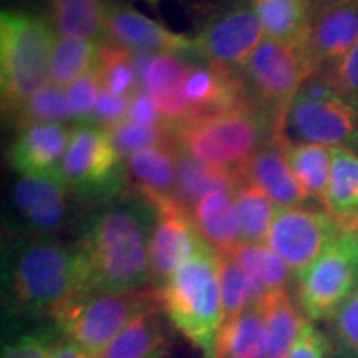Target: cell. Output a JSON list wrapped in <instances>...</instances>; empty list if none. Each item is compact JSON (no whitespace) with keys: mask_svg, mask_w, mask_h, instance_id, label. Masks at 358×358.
<instances>
[{"mask_svg":"<svg viewBox=\"0 0 358 358\" xmlns=\"http://www.w3.org/2000/svg\"><path fill=\"white\" fill-rule=\"evenodd\" d=\"M146 3H150L151 7H155V8H158L159 7V3L163 2V0H145Z\"/></svg>","mask_w":358,"mask_h":358,"instance_id":"obj_49","label":"cell"},{"mask_svg":"<svg viewBox=\"0 0 358 358\" xmlns=\"http://www.w3.org/2000/svg\"><path fill=\"white\" fill-rule=\"evenodd\" d=\"M267 332L257 307L224 320L211 358H267Z\"/></svg>","mask_w":358,"mask_h":358,"instance_id":"obj_27","label":"cell"},{"mask_svg":"<svg viewBox=\"0 0 358 358\" xmlns=\"http://www.w3.org/2000/svg\"><path fill=\"white\" fill-rule=\"evenodd\" d=\"M78 292L73 243L58 237H6L2 248V303L13 319L53 317Z\"/></svg>","mask_w":358,"mask_h":358,"instance_id":"obj_2","label":"cell"},{"mask_svg":"<svg viewBox=\"0 0 358 358\" xmlns=\"http://www.w3.org/2000/svg\"><path fill=\"white\" fill-rule=\"evenodd\" d=\"M156 303H159L156 290L145 289L123 294H77L52 319L62 337L96 358L138 313Z\"/></svg>","mask_w":358,"mask_h":358,"instance_id":"obj_8","label":"cell"},{"mask_svg":"<svg viewBox=\"0 0 358 358\" xmlns=\"http://www.w3.org/2000/svg\"><path fill=\"white\" fill-rule=\"evenodd\" d=\"M129 113V98L118 96L113 93L101 90L100 96H98L95 111H93L92 120L88 124H95L103 129L115 128L116 124L123 123L128 118Z\"/></svg>","mask_w":358,"mask_h":358,"instance_id":"obj_41","label":"cell"},{"mask_svg":"<svg viewBox=\"0 0 358 358\" xmlns=\"http://www.w3.org/2000/svg\"><path fill=\"white\" fill-rule=\"evenodd\" d=\"M329 352V338L310 320L303 324L287 358H325Z\"/></svg>","mask_w":358,"mask_h":358,"instance_id":"obj_42","label":"cell"},{"mask_svg":"<svg viewBox=\"0 0 358 358\" xmlns=\"http://www.w3.org/2000/svg\"><path fill=\"white\" fill-rule=\"evenodd\" d=\"M324 206L340 222L358 216V151L332 148V169Z\"/></svg>","mask_w":358,"mask_h":358,"instance_id":"obj_29","label":"cell"},{"mask_svg":"<svg viewBox=\"0 0 358 358\" xmlns=\"http://www.w3.org/2000/svg\"><path fill=\"white\" fill-rule=\"evenodd\" d=\"M234 201L239 214L243 243L266 244L268 229L275 209L274 203L261 187L244 181L234 192Z\"/></svg>","mask_w":358,"mask_h":358,"instance_id":"obj_34","label":"cell"},{"mask_svg":"<svg viewBox=\"0 0 358 358\" xmlns=\"http://www.w3.org/2000/svg\"><path fill=\"white\" fill-rule=\"evenodd\" d=\"M106 35L108 42L131 52L196 55L194 38L173 32L171 29L120 0L108 2Z\"/></svg>","mask_w":358,"mask_h":358,"instance_id":"obj_15","label":"cell"},{"mask_svg":"<svg viewBox=\"0 0 358 358\" xmlns=\"http://www.w3.org/2000/svg\"><path fill=\"white\" fill-rule=\"evenodd\" d=\"M261 22L266 38L279 42H306L312 20L307 0H249Z\"/></svg>","mask_w":358,"mask_h":358,"instance_id":"obj_28","label":"cell"},{"mask_svg":"<svg viewBox=\"0 0 358 358\" xmlns=\"http://www.w3.org/2000/svg\"><path fill=\"white\" fill-rule=\"evenodd\" d=\"M307 2H308V6L312 7V10H317V8L325 6V3L332 2V0H307Z\"/></svg>","mask_w":358,"mask_h":358,"instance_id":"obj_46","label":"cell"},{"mask_svg":"<svg viewBox=\"0 0 358 358\" xmlns=\"http://www.w3.org/2000/svg\"><path fill=\"white\" fill-rule=\"evenodd\" d=\"M176 146L211 166L241 173L254 155L285 134L279 124L254 106L192 118L173 127Z\"/></svg>","mask_w":358,"mask_h":358,"instance_id":"obj_5","label":"cell"},{"mask_svg":"<svg viewBox=\"0 0 358 358\" xmlns=\"http://www.w3.org/2000/svg\"><path fill=\"white\" fill-rule=\"evenodd\" d=\"M186 96L191 106L189 120L249 105L244 85L236 69L213 64L198 55H189Z\"/></svg>","mask_w":358,"mask_h":358,"instance_id":"obj_16","label":"cell"},{"mask_svg":"<svg viewBox=\"0 0 358 358\" xmlns=\"http://www.w3.org/2000/svg\"><path fill=\"white\" fill-rule=\"evenodd\" d=\"M187 73L189 55L179 53H156L146 71L145 90L171 127L191 118V106L186 96Z\"/></svg>","mask_w":358,"mask_h":358,"instance_id":"obj_20","label":"cell"},{"mask_svg":"<svg viewBox=\"0 0 358 358\" xmlns=\"http://www.w3.org/2000/svg\"><path fill=\"white\" fill-rule=\"evenodd\" d=\"M103 43L96 40L58 35L52 53L48 83L66 90L75 80L96 69Z\"/></svg>","mask_w":358,"mask_h":358,"instance_id":"obj_31","label":"cell"},{"mask_svg":"<svg viewBox=\"0 0 358 358\" xmlns=\"http://www.w3.org/2000/svg\"><path fill=\"white\" fill-rule=\"evenodd\" d=\"M110 0H47L48 20L57 35L108 42L106 8Z\"/></svg>","mask_w":358,"mask_h":358,"instance_id":"obj_25","label":"cell"},{"mask_svg":"<svg viewBox=\"0 0 358 358\" xmlns=\"http://www.w3.org/2000/svg\"><path fill=\"white\" fill-rule=\"evenodd\" d=\"M340 232L342 224L329 211L306 206L277 208L266 244L297 275L325 252Z\"/></svg>","mask_w":358,"mask_h":358,"instance_id":"obj_12","label":"cell"},{"mask_svg":"<svg viewBox=\"0 0 358 358\" xmlns=\"http://www.w3.org/2000/svg\"><path fill=\"white\" fill-rule=\"evenodd\" d=\"M108 133L123 158L136 153V151L148 150V148L174 143L173 127H145V124H138L129 120L116 124L115 128L108 129Z\"/></svg>","mask_w":358,"mask_h":358,"instance_id":"obj_38","label":"cell"},{"mask_svg":"<svg viewBox=\"0 0 358 358\" xmlns=\"http://www.w3.org/2000/svg\"><path fill=\"white\" fill-rule=\"evenodd\" d=\"M250 106L264 111L285 131L290 105L315 66L306 42L289 43L264 38L239 69Z\"/></svg>","mask_w":358,"mask_h":358,"instance_id":"obj_6","label":"cell"},{"mask_svg":"<svg viewBox=\"0 0 358 358\" xmlns=\"http://www.w3.org/2000/svg\"><path fill=\"white\" fill-rule=\"evenodd\" d=\"M127 120L138 124H145V127H171L163 118L155 100L146 90H140L129 98V113Z\"/></svg>","mask_w":358,"mask_h":358,"instance_id":"obj_43","label":"cell"},{"mask_svg":"<svg viewBox=\"0 0 358 358\" xmlns=\"http://www.w3.org/2000/svg\"><path fill=\"white\" fill-rule=\"evenodd\" d=\"M71 128L69 123H38L19 129L7 150L8 164L20 176H62Z\"/></svg>","mask_w":358,"mask_h":358,"instance_id":"obj_18","label":"cell"},{"mask_svg":"<svg viewBox=\"0 0 358 358\" xmlns=\"http://www.w3.org/2000/svg\"><path fill=\"white\" fill-rule=\"evenodd\" d=\"M178 179L176 201L187 211H192L196 204L213 192H229L234 194L243 182L239 173L211 166L203 161L192 158L186 151L176 146Z\"/></svg>","mask_w":358,"mask_h":358,"instance_id":"obj_24","label":"cell"},{"mask_svg":"<svg viewBox=\"0 0 358 358\" xmlns=\"http://www.w3.org/2000/svg\"><path fill=\"white\" fill-rule=\"evenodd\" d=\"M226 256H231L245 272L256 277L268 292L287 290L292 268L267 244L241 243Z\"/></svg>","mask_w":358,"mask_h":358,"instance_id":"obj_33","label":"cell"},{"mask_svg":"<svg viewBox=\"0 0 358 358\" xmlns=\"http://www.w3.org/2000/svg\"><path fill=\"white\" fill-rule=\"evenodd\" d=\"M196 55L229 69H239L266 38L249 0H213L194 7Z\"/></svg>","mask_w":358,"mask_h":358,"instance_id":"obj_10","label":"cell"},{"mask_svg":"<svg viewBox=\"0 0 358 358\" xmlns=\"http://www.w3.org/2000/svg\"><path fill=\"white\" fill-rule=\"evenodd\" d=\"M156 295L171 324L206 358H211L224 324L216 250L208 243L201 244L194 256L156 290Z\"/></svg>","mask_w":358,"mask_h":358,"instance_id":"obj_4","label":"cell"},{"mask_svg":"<svg viewBox=\"0 0 358 358\" xmlns=\"http://www.w3.org/2000/svg\"><path fill=\"white\" fill-rule=\"evenodd\" d=\"M285 155L290 169L307 198L324 204L332 169V148L289 140L285 145Z\"/></svg>","mask_w":358,"mask_h":358,"instance_id":"obj_30","label":"cell"},{"mask_svg":"<svg viewBox=\"0 0 358 358\" xmlns=\"http://www.w3.org/2000/svg\"><path fill=\"white\" fill-rule=\"evenodd\" d=\"M161 303L138 313L96 358H164L169 340L159 315Z\"/></svg>","mask_w":358,"mask_h":358,"instance_id":"obj_22","label":"cell"},{"mask_svg":"<svg viewBox=\"0 0 358 358\" xmlns=\"http://www.w3.org/2000/svg\"><path fill=\"white\" fill-rule=\"evenodd\" d=\"M343 96L358 100V40L340 60L322 71Z\"/></svg>","mask_w":358,"mask_h":358,"instance_id":"obj_40","label":"cell"},{"mask_svg":"<svg viewBox=\"0 0 358 358\" xmlns=\"http://www.w3.org/2000/svg\"><path fill=\"white\" fill-rule=\"evenodd\" d=\"M62 176L75 201L87 208L129 192L124 158L110 133L95 124H73Z\"/></svg>","mask_w":358,"mask_h":358,"instance_id":"obj_7","label":"cell"},{"mask_svg":"<svg viewBox=\"0 0 358 358\" xmlns=\"http://www.w3.org/2000/svg\"><path fill=\"white\" fill-rule=\"evenodd\" d=\"M77 203L62 176H19L3 206V237H57Z\"/></svg>","mask_w":358,"mask_h":358,"instance_id":"obj_9","label":"cell"},{"mask_svg":"<svg viewBox=\"0 0 358 358\" xmlns=\"http://www.w3.org/2000/svg\"><path fill=\"white\" fill-rule=\"evenodd\" d=\"M285 134L262 146L241 169V178L252 182L266 192L277 208L302 206L308 198L290 169L285 145Z\"/></svg>","mask_w":358,"mask_h":358,"instance_id":"obj_19","label":"cell"},{"mask_svg":"<svg viewBox=\"0 0 358 358\" xmlns=\"http://www.w3.org/2000/svg\"><path fill=\"white\" fill-rule=\"evenodd\" d=\"M257 308L261 310L266 324L267 358H287L303 324L307 322L301 308L292 301L287 290L268 292Z\"/></svg>","mask_w":358,"mask_h":358,"instance_id":"obj_26","label":"cell"},{"mask_svg":"<svg viewBox=\"0 0 358 358\" xmlns=\"http://www.w3.org/2000/svg\"><path fill=\"white\" fill-rule=\"evenodd\" d=\"M285 136L294 143L358 151V100L342 93L322 100L297 95L285 120Z\"/></svg>","mask_w":358,"mask_h":358,"instance_id":"obj_13","label":"cell"},{"mask_svg":"<svg viewBox=\"0 0 358 358\" xmlns=\"http://www.w3.org/2000/svg\"><path fill=\"white\" fill-rule=\"evenodd\" d=\"M358 40V0H332L312 12L307 50L315 73L330 69Z\"/></svg>","mask_w":358,"mask_h":358,"instance_id":"obj_17","label":"cell"},{"mask_svg":"<svg viewBox=\"0 0 358 358\" xmlns=\"http://www.w3.org/2000/svg\"><path fill=\"white\" fill-rule=\"evenodd\" d=\"M217 259L224 320H229L244 310L257 307L268 290L256 277L245 272L231 256L217 254Z\"/></svg>","mask_w":358,"mask_h":358,"instance_id":"obj_32","label":"cell"},{"mask_svg":"<svg viewBox=\"0 0 358 358\" xmlns=\"http://www.w3.org/2000/svg\"><path fill=\"white\" fill-rule=\"evenodd\" d=\"M332 358H358V279L350 295L329 319Z\"/></svg>","mask_w":358,"mask_h":358,"instance_id":"obj_37","label":"cell"},{"mask_svg":"<svg viewBox=\"0 0 358 358\" xmlns=\"http://www.w3.org/2000/svg\"><path fill=\"white\" fill-rule=\"evenodd\" d=\"M57 32L43 13L3 8L0 13V105L8 122L48 83Z\"/></svg>","mask_w":358,"mask_h":358,"instance_id":"obj_3","label":"cell"},{"mask_svg":"<svg viewBox=\"0 0 358 358\" xmlns=\"http://www.w3.org/2000/svg\"><path fill=\"white\" fill-rule=\"evenodd\" d=\"M343 227H352V229H357L358 231V216L350 219V221H345V222H340Z\"/></svg>","mask_w":358,"mask_h":358,"instance_id":"obj_48","label":"cell"},{"mask_svg":"<svg viewBox=\"0 0 358 358\" xmlns=\"http://www.w3.org/2000/svg\"><path fill=\"white\" fill-rule=\"evenodd\" d=\"M129 192L141 196L151 204L176 199V141L171 145L148 148L124 158Z\"/></svg>","mask_w":358,"mask_h":358,"instance_id":"obj_21","label":"cell"},{"mask_svg":"<svg viewBox=\"0 0 358 358\" xmlns=\"http://www.w3.org/2000/svg\"><path fill=\"white\" fill-rule=\"evenodd\" d=\"M50 348L52 342L48 337L30 334L3 347L2 358H50Z\"/></svg>","mask_w":358,"mask_h":358,"instance_id":"obj_44","label":"cell"},{"mask_svg":"<svg viewBox=\"0 0 358 358\" xmlns=\"http://www.w3.org/2000/svg\"><path fill=\"white\" fill-rule=\"evenodd\" d=\"M96 70L100 73L103 90L113 95L131 98L136 92L145 90L134 69L133 52L120 45L111 42L101 45Z\"/></svg>","mask_w":358,"mask_h":358,"instance_id":"obj_36","label":"cell"},{"mask_svg":"<svg viewBox=\"0 0 358 358\" xmlns=\"http://www.w3.org/2000/svg\"><path fill=\"white\" fill-rule=\"evenodd\" d=\"M191 216L201 237L217 254H229L243 243L234 194L213 192L192 208Z\"/></svg>","mask_w":358,"mask_h":358,"instance_id":"obj_23","label":"cell"},{"mask_svg":"<svg viewBox=\"0 0 358 358\" xmlns=\"http://www.w3.org/2000/svg\"><path fill=\"white\" fill-rule=\"evenodd\" d=\"M50 358H92L87 352H83L78 345L70 342L69 338L62 337L52 342Z\"/></svg>","mask_w":358,"mask_h":358,"instance_id":"obj_45","label":"cell"},{"mask_svg":"<svg viewBox=\"0 0 358 358\" xmlns=\"http://www.w3.org/2000/svg\"><path fill=\"white\" fill-rule=\"evenodd\" d=\"M297 297L308 320H329L358 279V231L343 227L319 259L295 275Z\"/></svg>","mask_w":358,"mask_h":358,"instance_id":"obj_11","label":"cell"},{"mask_svg":"<svg viewBox=\"0 0 358 358\" xmlns=\"http://www.w3.org/2000/svg\"><path fill=\"white\" fill-rule=\"evenodd\" d=\"M181 2H185L191 7H199V6H204V3L213 2V0H181Z\"/></svg>","mask_w":358,"mask_h":358,"instance_id":"obj_47","label":"cell"},{"mask_svg":"<svg viewBox=\"0 0 358 358\" xmlns=\"http://www.w3.org/2000/svg\"><path fill=\"white\" fill-rule=\"evenodd\" d=\"M101 90L103 87L100 73H98L96 69H93L88 73H85L83 77L75 80L66 88L71 115H73V124L90 123Z\"/></svg>","mask_w":358,"mask_h":358,"instance_id":"obj_39","label":"cell"},{"mask_svg":"<svg viewBox=\"0 0 358 358\" xmlns=\"http://www.w3.org/2000/svg\"><path fill=\"white\" fill-rule=\"evenodd\" d=\"M153 206L156 221L150 241V282L155 285L153 290H158L206 241L196 229L191 213L176 199H164Z\"/></svg>","mask_w":358,"mask_h":358,"instance_id":"obj_14","label":"cell"},{"mask_svg":"<svg viewBox=\"0 0 358 358\" xmlns=\"http://www.w3.org/2000/svg\"><path fill=\"white\" fill-rule=\"evenodd\" d=\"M156 208L141 196L92 206L77 221V294H123L150 282V241Z\"/></svg>","mask_w":358,"mask_h":358,"instance_id":"obj_1","label":"cell"},{"mask_svg":"<svg viewBox=\"0 0 358 358\" xmlns=\"http://www.w3.org/2000/svg\"><path fill=\"white\" fill-rule=\"evenodd\" d=\"M73 122L66 90L47 83L27 100L20 110L8 120L19 131L22 128L38 123H70Z\"/></svg>","mask_w":358,"mask_h":358,"instance_id":"obj_35","label":"cell"}]
</instances>
